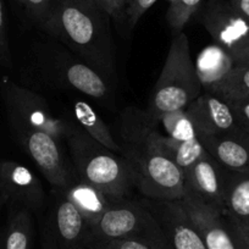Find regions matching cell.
Returning <instances> with one entry per match:
<instances>
[{
  "label": "cell",
  "instance_id": "6da1fadb",
  "mask_svg": "<svg viewBox=\"0 0 249 249\" xmlns=\"http://www.w3.org/2000/svg\"><path fill=\"white\" fill-rule=\"evenodd\" d=\"M38 27L99 73L110 87L116 85L110 16L93 0H55Z\"/></svg>",
  "mask_w": 249,
  "mask_h": 249
},
{
  "label": "cell",
  "instance_id": "d590c367",
  "mask_svg": "<svg viewBox=\"0 0 249 249\" xmlns=\"http://www.w3.org/2000/svg\"><path fill=\"white\" fill-rule=\"evenodd\" d=\"M127 3H128V0H126V5H127Z\"/></svg>",
  "mask_w": 249,
  "mask_h": 249
},
{
  "label": "cell",
  "instance_id": "e575fe53",
  "mask_svg": "<svg viewBox=\"0 0 249 249\" xmlns=\"http://www.w3.org/2000/svg\"><path fill=\"white\" fill-rule=\"evenodd\" d=\"M77 249H90V248H86V247H80V248H77Z\"/></svg>",
  "mask_w": 249,
  "mask_h": 249
},
{
  "label": "cell",
  "instance_id": "9a60e30c",
  "mask_svg": "<svg viewBox=\"0 0 249 249\" xmlns=\"http://www.w3.org/2000/svg\"><path fill=\"white\" fill-rule=\"evenodd\" d=\"M87 232L86 219L62 193L50 217L48 247L52 249H77L85 247Z\"/></svg>",
  "mask_w": 249,
  "mask_h": 249
},
{
  "label": "cell",
  "instance_id": "44dd1931",
  "mask_svg": "<svg viewBox=\"0 0 249 249\" xmlns=\"http://www.w3.org/2000/svg\"><path fill=\"white\" fill-rule=\"evenodd\" d=\"M3 249H33V224L30 210L20 207L10 214Z\"/></svg>",
  "mask_w": 249,
  "mask_h": 249
},
{
  "label": "cell",
  "instance_id": "4dcf8cb0",
  "mask_svg": "<svg viewBox=\"0 0 249 249\" xmlns=\"http://www.w3.org/2000/svg\"><path fill=\"white\" fill-rule=\"evenodd\" d=\"M227 221H229L230 227H231V231L234 237V241H236L237 248L249 249V230L243 226H239V225H237L236 222L231 221L230 219H227Z\"/></svg>",
  "mask_w": 249,
  "mask_h": 249
},
{
  "label": "cell",
  "instance_id": "836d02e7",
  "mask_svg": "<svg viewBox=\"0 0 249 249\" xmlns=\"http://www.w3.org/2000/svg\"><path fill=\"white\" fill-rule=\"evenodd\" d=\"M0 249H3V238L0 237Z\"/></svg>",
  "mask_w": 249,
  "mask_h": 249
},
{
  "label": "cell",
  "instance_id": "83f0119b",
  "mask_svg": "<svg viewBox=\"0 0 249 249\" xmlns=\"http://www.w3.org/2000/svg\"><path fill=\"white\" fill-rule=\"evenodd\" d=\"M90 249H159L147 242L138 241V239H116L107 243L97 244Z\"/></svg>",
  "mask_w": 249,
  "mask_h": 249
},
{
  "label": "cell",
  "instance_id": "d6986e66",
  "mask_svg": "<svg viewBox=\"0 0 249 249\" xmlns=\"http://www.w3.org/2000/svg\"><path fill=\"white\" fill-rule=\"evenodd\" d=\"M224 214L231 221L249 230V170L229 171Z\"/></svg>",
  "mask_w": 249,
  "mask_h": 249
},
{
  "label": "cell",
  "instance_id": "52a82bcc",
  "mask_svg": "<svg viewBox=\"0 0 249 249\" xmlns=\"http://www.w3.org/2000/svg\"><path fill=\"white\" fill-rule=\"evenodd\" d=\"M4 104L10 128L38 130L56 140L69 136L75 124L60 119L40 94L5 78L1 83Z\"/></svg>",
  "mask_w": 249,
  "mask_h": 249
},
{
  "label": "cell",
  "instance_id": "7c38bea8",
  "mask_svg": "<svg viewBox=\"0 0 249 249\" xmlns=\"http://www.w3.org/2000/svg\"><path fill=\"white\" fill-rule=\"evenodd\" d=\"M181 202L207 249H238L224 212L205 204L188 190L183 191Z\"/></svg>",
  "mask_w": 249,
  "mask_h": 249
},
{
  "label": "cell",
  "instance_id": "4fadbf2b",
  "mask_svg": "<svg viewBox=\"0 0 249 249\" xmlns=\"http://www.w3.org/2000/svg\"><path fill=\"white\" fill-rule=\"evenodd\" d=\"M229 171L207 153L183 174L184 190L192 192L205 204L224 212Z\"/></svg>",
  "mask_w": 249,
  "mask_h": 249
},
{
  "label": "cell",
  "instance_id": "ba28073f",
  "mask_svg": "<svg viewBox=\"0 0 249 249\" xmlns=\"http://www.w3.org/2000/svg\"><path fill=\"white\" fill-rule=\"evenodd\" d=\"M200 22L214 43L224 48L237 64H249V21L229 0H209Z\"/></svg>",
  "mask_w": 249,
  "mask_h": 249
},
{
  "label": "cell",
  "instance_id": "277c9868",
  "mask_svg": "<svg viewBox=\"0 0 249 249\" xmlns=\"http://www.w3.org/2000/svg\"><path fill=\"white\" fill-rule=\"evenodd\" d=\"M66 141L81 179L99 188L111 199L127 198L133 184L121 155L95 142L77 124Z\"/></svg>",
  "mask_w": 249,
  "mask_h": 249
},
{
  "label": "cell",
  "instance_id": "7402d4cb",
  "mask_svg": "<svg viewBox=\"0 0 249 249\" xmlns=\"http://www.w3.org/2000/svg\"><path fill=\"white\" fill-rule=\"evenodd\" d=\"M157 121L161 124L166 136L171 137L172 140L184 142V141H192L198 138L195 124L190 115L187 114L186 109H177L164 112L158 117Z\"/></svg>",
  "mask_w": 249,
  "mask_h": 249
},
{
  "label": "cell",
  "instance_id": "8d00e7d4",
  "mask_svg": "<svg viewBox=\"0 0 249 249\" xmlns=\"http://www.w3.org/2000/svg\"><path fill=\"white\" fill-rule=\"evenodd\" d=\"M16 1H18V3H20V1H21V0H16Z\"/></svg>",
  "mask_w": 249,
  "mask_h": 249
},
{
  "label": "cell",
  "instance_id": "ac0fdd59",
  "mask_svg": "<svg viewBox=\"0 0 249 249\" xmlns=\"http://www.w3.org/2000/svg\"><path fill=\"white\" fill-rule=\"evenodd\" d=\"M61 192L85 217L88 227L97 222L109 209L112 200H115L107 197L99 188L83 179L75 181L68 190Z\"/></svg>",
  "mask_w": 249,
  "mask_h": 249
},
{
  "label": "cell",
  "instance_id": "ffe728a7",
  "mask_svg": "<svg viewBox=\"0 0 249 249\" xmlns=\"http://www.w3.org/2000/svg\"><path fill=\"white\" fill-rule=\"evenodd\" d=\"M72 107L78 126L95 142L102 144L107 149L121 155V145L116 142L107 124L103 121L98 112L85 100H76L73 102Z\"/></svg>",
  "mask_w": 249,
  "mask_h": 249
},
{
  "label": "cell",
  "instance_id": "2e32d148",
  "mask_svg": "<svg viewBox=\"0 0 249 249\" xmlns=\"http://www.w3.org/2000/svg\"><path fill=\"white\" fill-rule=\"evenodd\" d=\"M198 140L225 169L230 171L249 170V133L244 130L200 136Z\"/></svg>",
  "mask_w": 249,
  "mask_h": 249
},
{
  "label": "cell",
  "instance_id": "5b68a950",
  "mask_svg": "<svg viewBox=\"0 0 249 249\" xmlns=\"http://www.w3.org/2000/svg\"><path fill=\"white\" fill-rule=\"evenodd\" d=\"M116 239H138L159 249H172L143 200H128L127 198L112 200L103 216L88 227L85 247L92 248Z\"/></svg>",
  "mask_w": 249,
  "mask_h": 249
},
{
  "label": "cell",
  "instance_id": "f1b7e54d",
  "mask_svg": "<svg viewBox=\"0 0 249 249\" xmlns=\"http://www.w3.org/2000/svg\"><path fill=\"white\" fill-rule=\"evenodd\" d=\"M231 107L239 127L249 133V99L226 100Z\"/></svg>",
  "mask_w": 249,
  "mask_h": 249
},
{
  "label": "cell",
  "instance_id": "1f68e13d",
  "mask_svg": "<svg viewBox=\"0 0 249 249\" xmlns=\"http://www.w3.org/2000/svg\"><path fill=\"white\" fill-rule=\"evenodd\" d=\"M230 4L238 11L246 20L249 21V0H229Z\"/></svg>",
  "mask_w": 249,
  "mask_h": 249
},
{
  "label": "cell",
  "instance_id": "3957f363",
  "mask_svg": "<svg viewBox=\"0 0 249 249\" xmlns=\"http://www.w3.org/2000/svg\"><path fill=\"white\" fill-rule=\"evenodd\" d=\"M202 93L188 37L184 32L174 35L162 70L150 95L148 116L157 121L164 112L186 109Z\"/></svg>",
  "mask_w": 249,
  "mask_h": 249
},
{
  "label": "cell",
  "instance_id": "5bb4252c",
  "mask_svg": "<svg viewBox=\"0 0 249 249\" xmlns=\"http://www.w3.org/2000/svg\"><path fill=\"white\" fill-rule=\"evenodd\" d=\"M186 111L198 137L242 130L229 103L213 93L203 92L186 107Z\"/></svg>",
  "mask_w": 249,
  "mask_h": 249
},
{
  "label": "cell",
  "instance_id": "484cf974",
  "mask_svg": "<svg viewBox=\"0 0 249 249\" xmlns=\"http://www.w3.org/2000/svg\"><path fill=\"white\" fill-rule=\"evenodd\" d=\"M13 57H11L10 44H9L8 30H6V18L4 13L3 0H0V65L4 68H11Z\"/></svg>",
  "mask_w": 249,
  "mask_h": 249
},
{
  "label": "cell",
  "instance_id": "d4e9b609",
  "mask_svg": "<svg viewBox=\"0 0 249 249\" xmlns=\"http://www.w3.org/2000/svg\"><path fill=\"white\" fill-rule=\"evenodd\" d=\"M54 1L55 0H21L20 3L26 8L31 20L39 26L49 15Z\"/></svg>",
  "mask_w": 249,
  "mask_h": 249
},
{
  "label": "cell",
  "instance_id": "9c48e42d",
  "mask_svg": "<svg viewBox=\"0 0 249 249\" xmlns=\"http://www.w3.org/2000/svg\"><path fill=\"white\" fill-rule=\"evenodd\" d=\"M13 135L26 154L39 167L47 181L59 191L75 182L60 149L59 140L44 131L14 128Z\"/></svg>",
  "mask_w": 249,
  "mask_h": 249
},
{
  "label": "cell",
  "instance_id": "30bf717a",
  "mask_svg": "<svg viewBox=\"0 0 249 249\" xmlns=\"http://www.w3.org/2000/svg\"><path fill=\"white\" fill-rule=\"evenodd\" d=\"M157 219L172 249H207L202 236L179 200H143Z\"/></svg>",
  "mask_w": 249,
  "mask_h": 249
},
{
  "label": "cell",
  "instance_id": "8992f818",
  "mask_svg": "<svg viewBox=\"0 0 249 249\" xmlns=\"http://www.w3.org/2000/svg\"><path fill=\"white\" fill-rule=\"evenodd\" d=\"M36 60L43 77L54 85L97 100H107L111 97V87L107 81L62 44L40 48L36 53Z\"/></svg>",
  "mask_w": 249,
  "mask_h": 249
},
{
  "label": "cell",
  "instance_id": "8fae6325",
  "mask_svg": "<svg viewBox=\"0 0 249 249\" xmlns=\"http://www.w3.org/2000/svg\"><path fill=\"white\" fill-rule=\"evenodd\" d=\"M0 191L8 202L31 212H39L47 203V193L37 176L21 162L0 160Z\"/></svg>",
  "mask_w": 249,
  "mask_h": 249
},
{
  "label": "cell",
  "instance_id": "603a6c76",
  "mask_svg": "<svg viewBox=\"0 0 249 249\" xmlns=\"http://www.w3.org/2000/svg\"><path fill=\"white\" fill-rule=\"evenodd\" d=\"M216 95L225 100L249 99V64H237Z\"/></svg>",
  "mask_w": 249,
  "mask_h": 249
},
{
  "label": "cell",
  "instance_id": "7a4b0ae2",
  "mask_svg": "<svg viewBox=\"0 0 249 249\" xmlns=\"http://www.w3.org/2000/svg\"><path fill=\"white\" fill-rule=\"evenodd\" d=\"M120 138L121 157L127 164L133 187L148 199H182L184 176L169 158L122 124Z\"/></svg>",
  "mask_w": 249,
  "mask_h": 249
},
{
  "label": "cell",
  "instance_id": "4316f807",
  "mask_svg": "<svg viewBox=\"0 0 249 249\" xmlns=\"http://www.w3.org/2000/svg\"><path fill=\"white\" fill-rule=\"evenodd\" d=\"M157 0H128L126 5V13L124 18L128 23V27L133 28L137 25L143 15L152 8Z\"/></svg>",
  "mask_w": 249,
  "mask_h": 249
},
{
  "label": "cell",
  "instance_id": "cb8c5ba5",
  "mask_svg": "<svg viewBox=\"0 0 249 249\" xmlns=\"http://www.w3.org/2000/svg\"><path fill=\"white\" fill-rule=\"evenodd\" d=\"M204 0H171L166 13V21L172 31V36L183 32L188 21L200 9Z\"/></svg>",
  "mask_w": 249,
  "mask_h": 249
},
{
  "label": "cell",
  "instance_id": "d6a6232c",
  "mask_svg": "<svg viewBox=\"0 0 249 249\" xmlns=\"http://www.w3.org/2000/svg\"><path fill=\"white\" fill-rule=\"evenodd\" d=\"M5 203H8V199H6L5 196H4L3 193H1V191H0V208L3 207Z\"/></svg>",
  "mask_w": 249,
  "mask_h": 249
},
{
  "label": "cell",
  "instance_id": "f546056e",
  "mask_svg": "<svg viewBox=\"0 0 249 249\" xmlns=\"http://www.w3.org/2000/svg\"><path fill=\"white\" fill-rule=\"evenodd\" d=\"M111 18L121 20L126 13V0H93Z\"/></svg>",
  "mask_w": 249,
  "mask_h": 249
},
{
  "label": "cell",
  "instance_id": "e0dca14e",
  "mask_svg": "<svg viewBox=\"0 0 249 249\" xmlns=\"http://www.w3.org/2000/svg\"><path fill=\"white\" fill-rule=\"evenodd\" d=\"M236 65L233 57L216 43L200 50L195 68L203 92L216 95Z\"/></svg>",
  "mask_w": 249,
  "mask_h": 249
}]
</instances>
